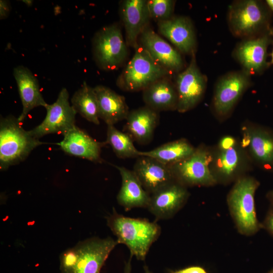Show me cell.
<instances>
[{
	"label": "cell",
	"mask_w": 273,
	"mask_h": 273,
	"mask_svg": "<svg viewBox=\"0 0 273 273\" xmlns=\"http://www.w3.org/2000/svg\"><path fill=\"white\" fill-rule=\"evenodd\" d=\"M106 219L118 244L126 245L130 256L140 260L145 259L151 245L161 234V227L156 221L127 217L118 213L114 208Z\"/></svg>",
	"instance_id": "6da1fadb"
},
{
	"label": "cell",
	"mask_w": 273,
	"mask_h": 273,
	"mask_svg": "<svg viewBox=\"0 0 273 273\" xmlns=\"http://www.w3.org/2000/svg\"><path fill=\"white\" fill-rule=\"evenodd\" d=\"M21 123L13 115L1 118V170L25 160L35 148L44 144L34 137L30 130H25Z\"/></svg>",
	"instance_id": "7a4b0ae2"
},
{
	"label": "cell",
	"mask_w": 273,
	"mask_h": 273,
	"mask_svg": "<svg viewBox=\"0 0 273 273\" xmlns=\"http://www.w3.org/2000/svg\"><path fill=\"white\" fill-rule=\"evenodd\" d=\"M116 80V85L126 92L143 90L156 81L170 76L171 73L156 62L139 44Z\"/></svg>",
	"instance_id": "3957f363"
},
{
	"label": "cell",
	"mask_w": 273,
	"mask_h": 273,
	"mask_svg": "<svg viewBox=\"0 0 273 273\" xmlns=\"http://www.w3.org/2000/svg\"><path fill=\"white\" fill-rule=\"evenodd\" d=\"M259 183L252 177L239 179L228 197L231 213L239 231L250 235L259 229L256 217L254 196Z\"/></svg>",
	"instance_id": "277c9868"
},
{
	"label": "cell",
	"mask_w": 273,
	"mask_h": 273,
	"mask_svg": "<svg viewBox=\"0 0 273 273\" xmlns=\"http://www.w3.org/2000/svg\"><path fill=\"white\" fill-rule=\"evenodd\" d=\"M94 59L102 70L111 71L118 69L128 55L127 45L120 27L114 23L97 32L92 41Z\"/></svg>",
	"instance_id": "5b68a950"
},
{
	"label": "cell",
	"mask_w": 273,
	"mask_h": 273,
	"mask_svg": "<svg viewBox=\"0 0 273 273\" xmlns=\"http://www.w3.org/2000/svg\"><path fill=\"white\" fill-rule=\"evenodd\" d=\"M269 15L258 1L235 2L230 6L228 21L232 33L238 37H253L262 30H268Z\"/></svg>",
	"instance_id": "8992f818"
},
{
	"label": "cell",
	"mask_w": 273,
	"mask_h": 273,
	"mask_svg": "<svg viewBox=\"0 0 273 273\" xmlns=\"http://www.w3.org/2000/svg\"><path fill=\"white\" fill-rule=\"evenodd\" d=\"M211 160L210 153L199 147L189 157L169 167L175 180L185 187L210 186L216 181L209 166Z\"/></svg>",
	"instance_id": "52a82bcc"
},
{
	"label": "cell",
	"mask_w": 273,
	"mask_h": 273,
	"mask_svg": "<svg viewBox=\"0 0 273 273\" xmlns=\"http://www.w3.org/2000/svg\"><path fill=\"white\" fill-rule=\"evenodd\" d=\"M69 95L64 87L60 90L56 101L44 107L46 116L42 122L30 130L36 138L40 139L45 135L60 133L64 135L75 125L77 113L69 101Z\"/></svg>",
	"instance_id": "ba28073f"
},
{
	"label": "cell",
	"mask_w": 273,
	"mask_h": 273,
	"mask_svg": "<svg viewBox=\"0 0 273 273\" xmlns=\"http://www.w3.org/2000/svg\"><path fill=\"white\" fill-rule=\"evenodd\" d=\"M206 84V77L198 68L194 53L188 66L179 72L176 77L175 86L178 99L176 110L185 113L194 108L202 99Z\"/></svg>",
	"instance_id": "9c48e42d"
},
{
	"label": "cell",
	"mask_w": 273,
	"mask_h": 273,
	"mask_svg": "<svg viewBox=\"0 0 273 273\" xmlns=\"http://www.w3.org/2000/svg\"><path fill=\"white\" fill-rule=\"evenodd\" d=\"M250 74L245 70L231 72L222 76L216 83L213 99L215 113L228 115L251 84Z\"/></svg>",
	"instance_id": "30bf717a"
},
{
	"label": "cell",
	"mask_w": 273,
	"mask_h": 273,
	"mask_svg": "<svg viewBox=\"0 0 273 273\" xmlns=\"http://www.w3.org/2000/svg\"><path fill=\"white\" fill-rule=\"evenodd\" d=\"M117 244V240L110 237L91 238L78 242L76 244L78 259L68 273H100L110 253Z\"/></svg>",
	"instance_id": "8fae6325"
},
{
	"label": "cell",
	"mask_w": 273,
	"mask_h": 273,
	"mask_svg": "<svg viewBox=\"0 0 273 273\" xmlns=\"http://www.w3.org/2000/svg\"><path fill=\"white\" fill-rule=\"evenodd\" d=\"M273 34L271 29L259 35L244 39L234 51V57L244 70L252 73H260L267 67V48Z\"/></svg>",
	"instance_id": "7c38bea8"
},
{
	"label": "cell",
	"mask_w": 273,
	"mask_h": 273,
	"mask_svg": "<svg viewBox=\"0 0 273 273\" xmlns=\"http://www.w3.org/2000/svg\"><path fill=\"white\" fill-rule=\"evenodd\" d=\"M139 44L170 73H179L183 69L184 62L179 52L150 28L141 34Z\"/></svg>",
	"instance_id": "4fadbf2b"
},
{
	"label": "cell",
	"mask_w": 273,
	"mask_h": 273,
	"mask_svg": "<svg viewBox=\"0 0 273 273\" xmlns=\"http://www.w3.org/2000/svg\"><path fill=\"white\" fill-rule=\"evenodd\" d=\"M188 197L186 187L174 181L151 195L147 208L157 220L169 219L183 206Z\"/></svg>",
	"instance_id": "5bb4252c"
},
{
	"label": "cell",
	"mask_w": 273,
	"mask_h": 273,
	"mask_svg": "<svg viewBox=\"0 0 273 273\" xmlns=\"http://www.w3.org/2000/svg\"><path fill=\"white\" fill-rule=\"evenodd\" d=\"M132 171L150 195L176 181L169 166L150 157L141 156L137 158Z\"/></svg>",
	"instance_id": "9a60e30c"
},
{
	"label": "cell",
	"mask_w": 273,
	"mask_h": 273,
	"mask_svg": "<svg viewBox=\"0 0 273 273\" xmlns=\"http://www.w3.org/2000/svg\"><path fill=\"white\" fill-rule=\"evenodd\" d=\"M120 12L125 28L126 44L135 49L140 35L148 27L151 19L147 1H123Z\"/></svg>",
	"instance_id": "2e32d148"
},
{
	"label": "cell",
	"mask_w": 273,
	"mask_h": 273,
	"mask_svg": "<svg viewBox=\"0 0 273 273\" xmlns=\"http://www.w3.org/2000/svg\"><path fill=\"white\" fill-rule=\"evenodd\" d=\"M158 32L167 38L179 52L192 55L195 53L196 36L194 27L186 16H172L158 22Z\"/></svg>",
	"instance_id": "e0dca14e"
},
{
	"label": "cell",
	"mask_w": 273,
	"mask_h": 273,
	"mask_svg": "<svg viewBox=\"0 0 273 273\" xmlns=\"http://www.w3.org/2000/svg\"><path fill=\"white\" fill-rule=\"evenodd\" d=\"M63 140L58 144L66 154L94 162H101V148L106 142H99L83 130L75 126L66 132Z\"/></svg>",
	"instance_id": "ac0fdd59"
},
{
	"label": "cell",
	"mask_w": 273,
	"mask_h": 273,
	"mask_svg": "<svg viewBox=\"0 0 273 273\" xmlns=\"http://www.w3.org/2000/svg\"><path fill=\"white\" fill-rule=\"evenodd\" d=\"M13 75L22 105V112L18 118L22 122L31 110L39 106L45 107L47 103L41 93L37 78L28 68L22 65L15 67Z\"/></svg>",
	"instance_id": "d6986e66"
},
{
	"label": "cell",
	"mask_w": 273,
	"mask_h": 273,
	"mask_svg": "<svg viewBox=\"0 0 273 273\" xmlns=\"http://www.w3.org/2000/svg\"><path fill=\"white\" fill-rule=\"evenodd\" d=\"M114 167L119 171L122 179L116 198L118 204L126 211L138 207L147 208L150 195L144 190L133 171L123 166Z\"/></svg>",
	"instance_id": "ffe728a7"
},
{
	"label": "cell",
	"mask_w": 273,
	"mask_h": 273,
	"mask_svg": "<svg viewBox=\"0 0 273 273\" xmlns=\"http://www.w3.org/2000/svg\"><path fill=\"white\" fill-rule=\"evenodd\" d=\"M159 113L147 106L129 111L126 118L125 130L140 144H146L152 139L159 122Z\"/></svg>",
	"instance_id": "44dd1931"
},
{
	"label": "cell",
	"mask_w": 273,
	"mask_h": 273,
	"mask_svg": "<svg viewBox=\"0 0 273 273\" xmlns=\"http://www.w3.org/2000/svg\"><path fill=\"white\" fill-rule=\"evenodd\" d=\"M97 96L99 118L109 125L126 119L129 111L125 98L108 87L98 85L94 87Z\"/></svg>",
	"instance_id": "7402d4cb"
},
{
	"label": "cell",
	"mask_w": 273,
	"mask_h": 273,
	"mask_svg": "<svg viewBox=\"0 0 273 273\" xmlns=\"http://www.w3.org/2000/svg\"><path fill=\"white\" fill-rule=\"evenodd\" d=\"M170 77L160 79L143 90L146 106L158 112L176 110L177 94Z\"/></svg>",
	"instance_id": "603a6c76"
},
{
	"label": "cell",
	"mask_w": 273,
	"mask_h": 273,
	"mask_svg": "<svg viewBox=\"0 0 273 273\" xmlns=\"http://www.w3.org/2000/svg\"><path fill=\"white\" fill-rule=\"evenodd\" d=\"M195 149L187 140L180 139L165 143L149 151H140V156L152 157L169 166L189 157Z\"/></svg>",
	"instance_id": "cb8c5ba5"
},
{
	"label": "cell",
	"mask_w": 273,
	"mask_h": 273,
	"mask_svg": "<svg viewBox=\"0 0 273 273\" xmlns=\"http://www.w3.org/2000/svg\"><path fill=\"white\" fill-rule=\"evenodd\" d=\"M249 146L255 159L266 168L273 169V132L256 128L249 133Z\"/></svg>",
	"instance_id": "d4e9b609"
},
{
	"label": "cell",
	"mask_w": 273,
	"mask_h": 273,
	"mask_svg": "<svg viewBox=\"0 0 273 273\" xmlns=\"http://www.w3.org/2000/svg\"><path fill=\"white\" fill-rule=\"evenodd\" d=\"M71 102L76 113L89 122L100 124L98 101L94 87L84 81L73 94Z\"/></svg>",
	"instance_id": "484cf974"
},
{
	"label": "cell",
	"mask_w": 273,
	"mask_h": 273,
	"mask_svg": "<svg viewBox=\"0 0 273 273\" xmlns=\"http://www.w3.org/2000/svg\"><path fill=\"white\" fill-rule=\"evenodd\" d=\"M106 143L111 146L118 158H138L140 151L134 147L133 140L127 133L117 129L113 125H107Z\"/></svg>",
	"instance_id": "4316f807"
},
{
	"label": "cell",
	"mask_w": 273,
	"mask_h": 273,
	"mask_svg": "<svg viewBox=\"0 0 273 273\" xmlns=\"http://www.w3.org/2000/svg\"><path fill=\"white\" fill-rule=\"evenodd\" d=\"M240 160L239 153L235 147L221 150L216 160L217 173L223 178L231 177L237 169Z\"/></svg>",
	"instance_id": "83f0119b"
},
{
	"label": "cell",
	"mask_w": 273,
	"mask_h": 273,
	"mask_svg": "<svg viewBox=\"0 0 273 273\" xmlns=\"http://www.w3.org/2000/svg\"><path fill=\"white\" fill-rule=\"evenodd\" d=\"M175 1L172 0H149L147 6L151 19L158 22L172 17Z\"/></svg>",
	"instance_id": "f1b7e54d"
},
{
	"label": "cell",
	"mask_w": 273,
	"mask_h": 273,
	"mask_svg": "<svg viewBox=\"0 0 273 273\" xmlns=\"http://www.w3.org/2000/svg\"><path fill=\"white\" fill-rule=\"evenodd\" d=\"M79 258V251L76 245L63 252L60 256L61 273L69 272L75 265Z\"/></svg>",
	"instance_id": "f546056e"
},
{
	"label": "cell",
	"mask_w": 273,
	"mask_h": 273,
	"mask_svg": "<svg viewBox=\"0 0 273 273\" xmlns=\"http://www.w3.org/2000/svg\"><path fill=\"white\" fill-rule=\"evenodd\" d=\"M10 12V5L8 1H0V19H6Z\"/></svg>",
	"instance_id": "4dcf8cb0"
},
{
	"label": "cell",
	"mask_w": 273,
	"mask_h": 273,
	"mask_svg": "<svg viewBox=\"0 0 273 273\" xmlns=\"http://www.w3.org/2000/svg\"><path fill=\"white\" fill-rule=\"evenodd\" d=\"M263 226L271 235H273V208L268 212Z\"/></svg>",
	"instance_id": "1f68e13d"
},
{
	"label": "cell",
	"mask_w": 273,
	"mask_h": 273,
	"mask_svg": "<svg viewBox=\"0 0 273 273\" xmlns=\"http://www.w3.org/2000/svg\"><path fill=\"white\" fill-rule=\"evenodd\" d=\"M234 139L229 136L223 138L219 143V147L221 150L233 147H234Z\"/></svg>",
	"instance_id": "d6a6232c"
},
{
	"label": "cell",
	"mask_w": 273,
	"mask_h": 273,
	"mask_svg": "<svg viewBox=\"0 0 273 273\" xmlns=\"http://www.w3.org/2000/svg\"><path fill=\"white\" fill-rule=\"evenodd\" d=\"M171 273H206V272L201 267L191 266L175 271H172Z\"/></svg>",
	"instance_id": "836d02e7"
},
{
	"label": "cell",
	"mask_w": 273,
	"mask_h": 273,
	"mask_svg": "<svg viewBox=\"0 0 273 273\" xmlns=\"http://www.w3.org/2000/svg\"><path fill=\"white\" fill-rule=\"evenodd\" d=\"M132 256H130L129 259L125 263L124 269V273H131V260Z\"/></svg>",
	"instance_id": "e575fe53"
},
{
	"label": "cell",
	"mask_w": 273,
	"mask_h": 273,
	"mask_svg": "<svg viewBox=\"0 0 273 273\" xmlns=\"http://www.w3.org/2000/svg\"><path fill=\"white\" fill-rule=\"evenodd\" d=\"M267 197L273 207V191H270L267 194Z\"/></svg>",
	"instance_id": "d590c367"
},
{
	"label": "cell",
	"mask_w": 273,
	"mask_h": 273,
	"mask_svg": "<svg viewBox=\"0 0 273 273\" xmlns=\"http://www.w3.org/2000/svg\"><path fill=\"white\" fill-rule=\"evenodd\" d=\"M266 3L270 10L273 12V0H267Z\"/></svg>",
	"instance_id": "8d00e7d4"
},
{
	"label": "cell",
	"mask_w": 273,
	"mask_h": 273,
	"mask_svg": "<svg viewBox=\"0 0 273 273\" xmlns=\"http://www.w3.org/2000/svg\"><path fill=\"white\" fill-rule=\"evenodd\" d=\"M22 2L28 7H31L33 3V1L32 0H24Z\"/></svg>",
	"instance_id": "74e56055"
},
{
	"label": "cell",
	"mask_w": 273,
	"mask_h": 273,
	"mask_svg": "<svg viewBox=\"0 0 273 273\" xmlns=\"http://www.w3.org/2000/svg\"><path fill=\"white\" fill-rule=\"evenodd\" d=\"M144 268L145 270V273H152L147 266H144Z\"/></svg>",
	"instance_id": "f35d334b"
},
{
	"label": "cell",
	"mask_w": 273,
	"mask_h": 273,
	"mask_svg": "<svg viewBox=\"0 0 273 273\" xmlns=\"http://www.w3.org/2000/svg\"><path fill=\"white\" fill-rule=\"evenodd\" d=\"M271 63L273 64V48H272V53L271 54Z\"/></svg>",
	"instance_id": "ab89813d"
},
{
	"label": "cell",
	"mask_w": 273,
	"mask_h": 273,
	"mask_svg": "<svg viewBox=\"0 0 273 273\" xmlns=\"http://www.w3.org/2000/svg\"><path fill=\"white\" fill-rule=\"evenodd\" d=\"M268 273H273V269L271 270L270 271H269Z\"/></svg>",
	"instance_id": "60d3db41"
}]
</instances>
